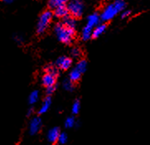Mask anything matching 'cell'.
<instances>
[{
    "instance_id": "cell-14",
    "label": "cell",
    "mask_w": 150,
    "mask_h": 145,
    "mask_svg": "<svg viewBox=\"0 0 150 145\" xmlns=\"http://www.w3.org/2000/svg\"><path fill=\"white\" fill-rule=\"evenodd\" d=\"M81 73L77 69H76V68L72 69V70L71 71L70 74H69V79H70L73 83L77 82L78 81L81 79Z\"/></svg>"
},
{
    "instance_id": "cell-4",
    "label": "cell",
    "mask_w": 150,
    "mask_h": 145,
    "mask_svg": "<svg viewBox=\"0 0 150 145\" xmlns=\"http://www.w3.org/2000/svg\"><path fill=\"white\" fill-rule=\"evenodd\" d=\"M120 12L118 11L116 7L112 3L110 4L107 5L106 7L103 9V11L101 12V14L100 15V19L103 22H109V21L113 19Z\"/></svg>"
},
{
    "instance_id": "cell-17",
    "label": "cell",
    "mask_w": 150,
    "mask_h": 145,
    "mask_svg": "<svg viewBox=\"0 0 150 145\" xmlns=\"http://www.w3.org/2000/svg\"><path fill=\"white\" fill-rule=\"evenodd\" d=\"M69 0H50L48 3V6L50 8L55 9L61 5H65Z\"/></svg>"
},
{
    "instance_id": "cell-24",
    "label": "cell",
    "mask_w": 150,
    "mask_h": 145,
    "mask_svg": "<svg viewBox=\"0 0 150 145\" xmlns=\"http://www.w3.org/2000/svg\"><path fill=\"white\" fill-rule=\"evenodd\" d=\"M81 54H82V52H81V50L79 48V47H73L71 50V55L74 58L81 57Z\"/></svg>"
},
{
    "instance_id": "cell-22",
    "label": "cell",
    "mask_w": 150,
    "mask_h": 145,
    "mask_svg": "<svg viewBox=\"0 0 150 145\" xmlns=\"http://www.w3.org/2000/svg\"><path fill=\"white\" fill-rule=\"evenodd\" d=\"M113 4L116 7V8L120 13L123 12L124 10L125 9L126 3L125 0H115V2Z\"/></svg>"
},
{
    "instance_id": "cell-8",
    "label": "cell",
    "mask_w": 150,
    "mask_h": 145,
    "mask_svg": "<svg viewBox=\"0 0 150 145\" xmlns=\"http://www.w3.org/2000/svg\"><path fill=\"white\" fill-rule=\"evenodd\" d=\"M60 134H61V132H60L59 128H57V127H53L51 129H49L47 134V139L49 143H51V144L57 143L58 141Z\"/></svg>"
},
{
    "instance_id": "cell-11",
    "label": "cell",
    "mask_w": 150,
    "mask_h": 145,
    "mask_svg": "<svg viewBox=\"0 0 150 145\" xmlns=\"http://www.w3.org/2000/svg\"><path fill=\"white\" fill-rule=\"evenodd\" d=\"M51 105H52V99H51V97H46L43 100L42 103L40 108H39V115H43V114H45V113H47V112L48 111V110L50 109V107H51Z\"/></svg>"
},
{
    "instance_id": "cell-20",
    "label": "cell",
    "mask_w": 150,
    "mask_h": 145,
    "mask_svg": "<svg viewBox=\"0 0 150 145\" xmlns=\"http://www.w3.org/2000/svg\"><path fill=\"white\" fill-rule=\"evenodd\" d=\"M76 122L77 121L75 120V118L73 116H70V117H67L65 120V127L67 129H71V128H73L74 126H76Z\"/></svg>"
},
{
    "instance_id": "cell-15",
    "label": "cell",
    "mask_w": 150,
    "mask_h": 145,
    "mask_svg": "<svg viewBox=\"0 0 150 145\" xmlns=\"http://www.w3.org/2000/svg\"><path fill=\"white\" fill-rule=\"evenodd\" d=\"M76 69H77L80 72L83 74L87 69V62L85 59H81L78 61V62L76 65Z\"/></svg>"
},
{
    "instance_id": "cell-7",
    "label": "cell",
    "mask_w": 150,
    "mask_h": 145,
    "mask_svg": "<svg viewBox=\"0 0 150 145\" xmlns=\"http://www.w3.org/2000/svg\"><path fill=\"white\" fill-rule=\"evenodd\" d=\"M57 78V76L46 72L42 76V85L46 88L50 86H56Z\"/></svg>"
},
{
    "instance_id": "cell-5",
    "label": "cell",
    "mask_w": 150,
    "mask_h": 145,
    "mask_svg": "<svg viewBox=\"0 0 150 145\" xmlns=\"http://www.w3.org/2000/svg\"><path fill=\"white\" fill-rule=\"evenodd\" d=\"M42 126V121L39 116H34L31 119L28 126V130L31 135H35L41 130Z\"/></svg>"
},
{
    "instance_id": "cell-9",
    "label": "cell",
    "mask_w": 150,
    "mask_h": 145,
    "mask_svg": "<svg viewBox=\"0 0 150 145\" xmlns=\"http://www.w3.org/2000/svg\"><path fill=\"white\" fill-rule=\"evenodd\" d=\"M53 15H55L58 18H65L69 15L67 6L66 5H61L54 9Z\"/></svg>"
},
{
    "instance_id": "cell-27",
    "label": "cell",
    "mask_w": 150,
    "mask_h": 145,
    "mask_svg": "<svg viewBox=\"0 0 150 145\" xmlns=\"http://www.w3.org/2000/svg\"><path fill=\"white\" fill-rule=\"evenodd\" d=\"M14 41L18 44H22L23 42L24 39L21 35H16V36H14Z\"/></svg>"
},
{
    "instance_id": "cell-10",
    "label": "cell",
    "mask_w": 150,
    "mask_h": 145,
    "mask_svg": "<svg viewBox=\"0 0 150 145\" xmlns=\"http://www.w3.org/2000/svg\"><path fill=\"white\" fill-rule=\"evenodd\" d=\"M100 16L95 13H92L87 18V23H86V26L90 27V28H96V26L100 24Z\"/></svg>"
},
{
    "instance_id": "cell-25",
    "label": "cell",
    "mask_w": 150,
    "mask_h": 145,
    "mask_svg": "<svg viewBox=\"0 0 150 145\" xmlns=\"http://www.w3.org/2000/svg\"><path fill=\"white\" fill-rule=\"evenodd\" d=\"M68 140V137L67 134H66V133H61L60 134V135H59L58 138V142L60 144H67V142Z\"/></svg>"
},
{
    "instance_id": "cell-1",
    "label": "cell",
    "mask_w": 150,
    "mask_h": 145,
    "mask_svg": "<svg viewBox=\"0 0 150 145\" xmlns=\"http://www.w3.org/2000/svg\"><path fill=\"white\" fill-rule=\"evenodd\" d=\"M54 33L59 41L64 44H71L75 37V30L68 28L63 23L55 25Z\"/></svg>"
},
{
    "instance_id": "cell-18",
    "label": "cell",
    "mask_w": 150,
    "mask_h": 145,
    "mask_svg": "<svg viewBox=\"0 0 150 145\" xmlns=\"http://www.w3.org/2000/svg\"><path fill=\"white\" fill-rule=\"evenodd\" d=\"M39 100V91H37V90H35L33 91H32L30 93L29 96H28V103H29L30 105H34V104H36L38 100Z\"/></svg>"
},
{
    "instance_id": "cell-19",
    "label": "cell",
    "mask_w": 150,
    "mask_h": 145,
    "mask_svg": "<svg viewBox=\"0 0 150 145\" xmlns=\"http://www.w3.org/2000/svg\"><path fill=\"white\" fill-rule=\"evenodd\" d=\"M46 72L49 73L52 76H58L59 75V69L57 66L55 65H48L47 67H46Z\"/></svg>"
},
{
    "instance_id": "cell-28",
    "label": "cell",
    "mask_w": 150,
    "mask_h": 145,
    "mask_svg": "<svg viewBox=\"0 0 150 145\" xmlns=\"http://www.w3.org/2000/svg\"><path fill=\"white\" fill-rule=\"evenodd\" d=\"M56 90V86H50L46 88V93L47 94V95H51L52 94H53V92Z\"/></svg>"
},
{
    "instance_id": "cell-12",
    "label": "cell",
    "mask_w": 150,
    "mask_h": 145,
    "mask_svg": "<svg viewBox=\"0 0 150 145\" xmlns=\"http://www.w3.org/2000/svg\"><path fill=\"white\" fill-rule=\"evenodd\" d=\"M62 23L66 27H67L68 28L73 29V30H75L76 28V20L74 17L71 16V15H68L67 17L63 18Z\"/></svg>"
},
{
    "instance_id": "cell-23",
    "label": "cell",
    "mask_w": 150,
    "mask_h": 145,
    "mask_svg": "<svg viewBox=\"0 0 150 145\" xmlns=\"http://www.w3.org/2000/svg\"><path fill=\"white\" fill-rule=\"evenodd\" d=\"M80 110H81V103L78 100H76V101L73 103L72 107H71V112L74 115H77L78 113L80 112Z\"/></svg>"
},
{
    "instance_id": "cell-26",
    "label": "cell",
    "mask_w": 150,
    "mask_h": 145,
    "mask_svg": "<svg viewBox=\"0 0 150 145\" xmlns=\"http://www.w3.org/2000/svg\"><path fill=\"white\" fill-rule=\"evenodd\" d=\"M131 14V12L129 10H124L123 12H121V18H129Z\"/></svg>"
},
{
    "instance_id": "cell-21",
    "label": "cell",
    "mask_w": 150,
    "mask_h": 145,
    "mask_svg": "<svg viewBox=\"0 0 150 145\" xmlns=\"http://www.w3.org/2000/svg\"><path fill=\"white\" fill-rule=\"evenodd\" d=\"M62 86L67 91H72L74 90V83L70 79H66L63 81Z\"/></svg>"
},
{
    "instance_id": "cell-3",
    "label": "cell",
    "mask_w": 150,
    "mask_h": 145,
    "mask_svg": "<svg viewBox=\"0 0 150 145\" xmlns=\"http://www.w3.org/2000/svg\"><path fill=\"white\" fill-rule=\"evenodd\" d=\"M69 14L77 18L81 17L84 12V4L82 0H71L68 4Z\"/></svg>"
},
{
    "instance_id": "cell-2",
    "label": "cell",
    "mask_w": 150,
    "mask_h": 145,
    "mask_svg": "<svg viewBox=\"0 0 150 145\" xmlns=\"http://www.w3.org/2000/svg\"><path fill=\"white\" fill-rule=\"evenodd\" d=\"M53 17V13L50 10H47L42 13L39 18L37 25V33L38 34H43L48 28Z\"/></svg>"
},
{
    "instance_id": "cell-13",
    "label": "cell",
    "mask_w": 150,
    "mask_h": 145,
    "mask_svg": "<svg viewBox=\"0 0 150 145\" xmlns=\"http://www.w3.org/2000/svg\"><path fill=\"white\" fill-rule=\"evenodd\" d=\"M105 30H106V25L104 24V23L99 24L95 28V29H93L92 37L93 38H97V37H100L102 34L105 32Z\"/></svg>"
},
{
    "instance_id": "cell-30",
    "label": "cell",
    "mask_w": 150,
    "mask_h": 145,
    "mask_svg": "<svg viewBox=\"0 0 150 145\" xmlns=\"http://www.w3.org/2000/svg\"><path fill=\"white\" fill-rule=\"evenodd\" d=\"M4 2L6 3V4H12V3H13L14 2V0H4Z\"/></svg>"
},
{
    "instance_id": "cell-16",
    "label": "cell",
    "mask_w": 150,
    "mask_h": 145,
    "mask_svg": "<svg viewBox=\"0 0 150 145\" xmlns=\"http://www.w3.org/2000/svg\"><path fill=\"white\" fill-rule=\"evenodd\" d=\"M92 32H93V28L86 26L82 30V33H81V37L84 41H88L89 39L92 37Z\"/></svg>"
},
{
    "instance_id": "cell-6",
    "label": "cell",
    "mask_w": 150,
    "mask_h": 145,
    "mask_svg": "<svg viewBox=\"0 0 150 145\" xmlns=\"http://www.w3.org/2000/svg\"><path fill=\"white\" fill-rule=\"evenodd\" d=\"M56 66L60 70L67 71L72 66V60L68 57H61L56 62Z\"/></svg>"
},
{
    "instance_id": "cell-29",
    "label": "cell",
    "mask_w": 150,
    "mask_h": 145,
    "mask_svg": "<svg viewBox=\"0 0 150 145\" xmlns=\"http://www.w3.org/2000/svg\"><path fill=\"white\" fill-rule=\"evenodd\" d=\"M33 114V108H29L28 110L27 115H28V116H31Z\"/></svg>"
}]
</instances>
